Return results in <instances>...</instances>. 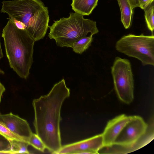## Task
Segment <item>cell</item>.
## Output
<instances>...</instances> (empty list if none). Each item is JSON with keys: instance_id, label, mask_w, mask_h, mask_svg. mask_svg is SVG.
I'll return each mask as SVG.
<instances>
[{"instance_id": "6da1fadb", "label": "cell", "mask_w": 154, "mask_h": 154, "mask_svg": "<svg viewBox=\"0 0 154 154\" xmlns=\"http://www.w3.org/2000/svg\"><path fill=\"white\" fill-rule=\"evenodd\" d=\"M70 95V89L63 79L55 84L47 94L32 101L36 134L46 148L53 154H55L62 146L60 129L61 109L64 101Z\"/></svg>"}, {"instance_id": "7a4b0ae2", "label": "cell", "mask_w": 154, "mask_h": 154, "mask_svg": "<svg viewBox=\"0 0 154 154\" xmlns=\"http://www.w3.org/2000/svg\"><path fill=\"white\" fill-rule=\"evenodd\" d=\"M7 57L11 67L21 78L26 79L33 63L35 42L25 29L9 20L2 31Z\"/></svg>"}, {"instance_id": "3957f363", "label": "cell", "mask_w": 154, "mask_h": 154, "mask_svg": "<svg viewBox=\"0 0 154 154\" xmlns=\"http://www.w3.org/2000/svg\"><path fill=\"white\" fill-rule=\"evenodd\" d=\"M1 13L9 18L22 23L25 29L35 41L43 39L49 27L48 8L41 0L3 1Z\"/></svg>"}, {"instance_id": "277c9868", "label": "cell", "mask_w": 154, "mask_h": 154, "mask_svg": "<svg viewBox=\"0 0 154 154\" xmlns=\"http://www.w3.org/2000/svg\"><path fill=\"white\" fill-rule=\"evenodd\" d=\"M50 31L48 36L55 40L60 47L72 48L73 43L89 33L93 35L99 30L96 21L84 18L76 13L70 12L68 18L63 17L55 21L49 26Z\"/></svg>"}, {"instance_id": "5b68a950", "label": "cell", "mask_w": 154, "mask_h": 154, "mask_svg": "<svg viewBox=\"0 0 154 154\" xmlns=\"http://www.w3.org/2000/svg\"><path fill=\"white\" fill-rule=\"evenodd\" d=\"M138 116H131L116 138L114 144L105 149L106 153H127L145 146L154 138L153 126Z\"/></svg>"}, {"instance_id": "8992f818", "label": "cell", "mask_w": 154, "mask_h": 154, "mask_svg": "<svg viewBox=\"0 0 154 154\" xmlns=\"http://www.w3.org/2000/svg\"><path fill=\"white\" fill-rule=\"evenodd\" d=\"M116 50L140 60L143 66L154 65V36L129 34L116 42Z\"/></svg>"}, {"instance_id": "52a82bcc", "label": "cell", "mask_w": 154, "mask_h": 154, "mask_svg": "<svg viewBox=\"0 0 154 154\" xmlns=\"http://www.w3.org/2000/svg\"><path fill=\"white\" fill-rule=\"evenodd\" d=\"M114 89L119 100L129 104L134 99V80L129 60L115 58L111 68Z\"/></svg>"}, {"instance_id": "ba28073f", "label": "cell", "mask_w": 154, "mask_h": 154, "mask_svg": "<svg viewBox=\"0 0 154 154\" xmlns=\"http://www.w3.org/2000/svg\"><path fill=\"white\" fill-rule=\"evenodd\" d=\"M103 147L102 134L78 142L62 146L55 154H75L80 151H87L99 154Z\"/></svg>"}, {"instance_id": "9c48e42d", "label": "cell", "mask_w": 154, "mask_h": 154, "mask_svg": "<svg viewBox=\"0 0 154 154\" xmlns=\"http://www.w3.org/2000/svg\"><path fill=\"white\" fill-rule=\"evenodd\" d=\"M0 121L11 132L28 143L32 132L26 120L10 112L5 114H0Z\"/></svg>"}, {"instance_id": "30bf717a", "label": "cell", "mask_w": 154, "mask_h": 154, "mask_svg": "<svg viewBox=\"0 0 154 154\" xmlns=\"http://www.w3.org/2000/svg\"><path fill=\"white\" fill-rule=\"evenodd\" d=\"M131 117L122 114L108 122L102 133L103 147H110L114 144L117 137Z\"/></svg>"}, {"instance_id": "8fae6325", "label": "cell", "mask_w": 154, "mask_h": 154, "mask_svg": "<svg viewBox=\"0 0 154 154\" xmlns=\"http://www.w3.org/2000/svg\"><path fill=\"white\" fill-rule=\"evenodd\" d=\"M98 0H72L71 4L75 12L83 16L89 15L97 5Z\"/></svg>"}, {"instance_id": "7c38bea8", "label": "cell", "mask_w": 154, "mask_h": 154, "mask_svg": "<svg viewBox=\"0 0 154 154\" xmlns=\"http://www.w3.org/2000/svg\"><path fill=\"white\" fill-rule=\"evenodd\" d=\"M121 11V21L125 29L131 26L133 10L127 0H117Z\"/></svg>"}, {"instance_id": "4fadbf2b", "label": "cell", "mask_w": 154, "mask_h": 154, "mask_svg": "<svg viewBox=\"0 0 154 154\" xmlns=\"http://www.w3.org/2000/svg\"><path fill=\"white\" fill-rule=\"evenodd\" d=\"M8 142L10 145V150L5 151L4 153H29L28 149L29 145L27 142L15 140H10Z\"/></svg>"}, {"instance_id": "5bb4252c", "label": "cell", "mask_w": 154, "mask_h": 154, "mask_svg": "<svg viewBox=\"0 0 154 154\" xmlns=\"http://www.w3.org/2000/svg\"><path fill=\"white\" fill-rule=\"evenodd\" d=\"M93 35L81 38L72 44L73 51L78 54H82L91 45L93 41Z\"/></svg>"}, {"instance_id": "9a60e30c", "label": "cell", "mask_w": 154, "mask_h": 154, "mask_svg": "<svg viewBox=\"0 0 154 154\" xmlns=\"http://www.w3.org/2000/svg\"><path fill=\"white\" fill-rule=\"evenodd\" d=\"M143 10L144 11L145 17L147 27L149 30L153 33L154 29L153 2Z\"/></svg>"}, {"instance_id": "2e32d148", "label": "cell", "mask_w": 154, "mask_h": 154, "mask_svg": "<svg viewBox=\"0 0 154 154\" xmlns=\"http://www.w3.org/2000/svg\"><path fill=\"white\" fill-rule=\"evenodd\" d=\"M0 135L5 138L8 141L15 140L26 142L23 138L11 132L0 121Z\"/></svg>"}, {"instance_id": "e0dca14e", "label": "cell", "mask_w": 154, "mask_h": 154, "mask_svg": "<svg viewBox=\"0 0 154 154\" xmlns=\"http://www.w3.org/2000/svg\"><path fill=\"white\" fill-rule=\"evenodd\" d=\"M29 145L42 152H44L46 148L45 146L38 136L32 133L28 141Z\"/></svg>"}, {"instance_id": "ac0fdd59", "label": "cell", "mask_w": 154, "mask_h": 154, "mask_svg": "<svg viewBox=\"0 0 154 154\" xmlns=\"http://www.w3.org/2000/svg\"><path fill=\"white\" fill-rule=\"evenodd\" d=\"M154 0H138V7L144 10L150 5Z\"/></svg>"}, {"instance_id": "d6986e66", "label": "cell", "mask_w": 154, "mask_h": 154, "mask_svg": "<svg viewBox=\"0 0 154 154\" xmlns=\"http://www.w3.org/2000/svg\"><path fill=\"white\" fill-rule=\"evenodd\" d=\"M10 149V145L8 143L0 140V153H2L3 151L9 150Z\"/></svg>"}, {"instance_id": "ffe728a7", "label": "cell", "mask_w": 154, "mask_h": 154, "mask_svg": "<svg viewBox=\"0 0 154 154\" xmlns=\"http://www.w3.org/2000/svg\"><path fill=\"white\" fill-rule=\"evenodd\" d=\"M8 19L13 21L18 28L20 29H25V26L22 23L12 19L9 18Z\"/></svg>"}, {"instance_id": "44dd1931", "label": "cell", "mask_w": 154, "mask_h": 154, "mask_svg": "<svg viewBox=\"0 0 154 154\" xmlns=\"http://www.w3.org/2000/svg\"><path fill=\"white\" fill-rule=\"evenodd\" d=\"M129 2L131 9H133L137 7H138V0H127Z\"/></svg>"}, {"instance_id": "7402d4cb", "label": "cell", "mask_w": 154, "mask_h": 154, "mask_svg": "<svg viewBox=\"0 0 154 154\" xmlns=\"http://www.w3.org/2000/svg\"><path fill=\"white\" fill-rule=\"evenodd\" d=\"M5 91V88L3 85L0 82V103L1 101L2 95Z\"/></svg>"}, {"instance_id": "603a6c76", "label": "cell", "mask_w": 154, "mask_h": 154, "mask_svg": "<svg viewBox=\"0 0 154 154\" xmlns=\"http://www.w3.org/2000/svg\"><path fill=\"white\" fill-rule=\"evenodd\" d=\"M3 54L2 53L1 46V42H0V60L3 57ZM0 74H4V72L1 69H0Z\"/></svg>"}]
</instances>
